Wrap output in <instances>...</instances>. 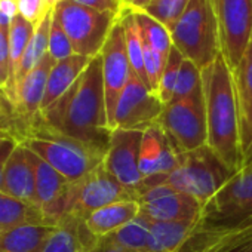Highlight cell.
I'll return each mask as SVG.
<instances>
[{"label":"cell","instance_id":"obj_1","mask_svg":"<svg viewBox=\"0 0 252 252\" xmlns=\"http://www.w3.org/2000/svg\"><path fill=\"white\" fill-rule=\"evenodd\" d=\"M40 116L57 131L107 153L113 129L107 119L101 55L92 58L77 82Z\"/></svg>","mask_w":252,"mask_h":252},{"label":"cell","instance_id":"obj_2","mask_svg":"<svg viewBox=\"0 0 252 252\" xmlns=\"http://www.w3.org/2000/svg\"><path fill=\"white\" fill-rule=\"evenodd\" d=\"M202 88L208 125V146L234 172L243 166L240 117L233 71L220 54L202 70Z\"/></svg>","mask_w":252,"mask_h":252},{"label":"cell","instance_id":"obj_3","mask_svg":"<svg viewBox=\"0 0 252 252\" xmlns=\"http://www.w3.org/2000/svg\"><path fill=\"white\" fill-rule=\"evenodd\" d=\"M14 138L23 144L70 183L80 181L99 165H102L105 153L71 138L52 126H49L40 113L30 123H15Z\"/></svg>","mask_w":252,"mask_h":252},{"label":"cell","instance_id":"obj_4","mask_svg":"<svg viewBox=\"0 0 252 252\" xmlns=\"http://www.w3.org/2000/svg\"><path fill=\"white\" fill-rule=\"evenodd\" d=\"M168 30L174 48L200 70L221 54L218 23L209 0H190L183 15Z\"/></svg>","mask_w":252,"mask_h":252},{"label":"cell","instance_id":"obj_5","mask_svg":"<svg viewBox=\"0 0 252 252\" xmlns=\"http://www.w3.org/2000/svg\"><path fill=\"white\" fill-rule=\"evenodd\" d=\"M239 172L231 171L206 144L180 155L177 168L166 177L175 190L194 197L203 208Z\"/></svg>","mask_w":252,"mask_h":252},{"label":"cell","instance_id":"obj_6","mask_svg":"<svg viewBox=\"0 0 252 252\" xmlns=\"http://www.w3.org/2000/svg\"><path fill=\"white\" fill-rule=\"evenodd\" d=\"M249 243H252V209L202 217L178 252H233Z\"/></svg>","mask_w":252,"mask_h":252},{"label":"cell","instance_id":"obj_7","mask_svg":"<svg viewBox=\"0 0 252 252\" xmlns=\"http://www.w3.org/2000/svg\"><path fill=\"white\" fill-rule=\"evenodd\" d=\"M125 200L138 202L134 191L123 187L111 174H108L104 165H99L80 181L70 184L60 208V221L64 218L85 221L92 212Z\"/></svg>","mask_w":252,"mask_h":252},{"label":"cell","instance_id":"obj_8","mask_svg":"<svg viewBox=\"0 0 252 252\" xmlns=\"http://www.w3.org/2000/svg\"><path fill=\"white\" fill-rule=\"evenodd\" d=\"M54 15L67 33L74 54L88 58L101 54L113 27L120 20L116 14L95 11L71 0H63L55 8Z\"/></svg>","mask_w":252,"mask_h":252},{"label":"cell","instance_id":"obj_9","mask_svg":"<svg viewBox=\"0 0 252 252\" xmlns=\"http://www.w3.org/2000/svg\"><path fill=\"white\" fill-rule=\"evenodd\" d=\"M156 123L165 131L178 155L206 146L208 125L203 92L187 99L169 102Z\"/></svg>","mask_w":252,"mask_h":252},{"label":"cell","instance_id":"obj_10","mask_svg":"<svg viewBox=\"0 0 252 252\" xmlns=\"http://www.w3.org/2000/svg\"><path fill=\"white\" fill-rule=\"evenodd\" d=\"M220 32L221 55L233 71L243 58L252 32V0H209Z\"/></svg>","mask_w":252,"mask_h":252},{"label":"cell","instance_id":"obj_11","mask_svg":"<svg viewBox=\"0 0 252 252\" xmlns=\"http://www.w3.org/2000/svg\"><path fill=\"white\" fill-rule=\"evenodd\" d=\"M165 105L134 73L116 105L113 129L146 131L158 122Z\"/></svg>","mask_w":252,"mask_h":252},{"label":"cell","instance_id":"obj_12","mask_svg":"<svg viewBox=\"0 0 252 252\" xmlns=\"http://www.w3.org/2000/svg\"><path fill=\"white\" fill-rule=\"evenodd\" d=\"M140 214L153 222L181 221L196 224L202 218L203 206L191 196L175 190L168 183L146 189L140 197Z\"/></svg>","mask_w":252,"mask_h":252},{"label":"cell","instance_id":"obj_13","mask_svg":"<svg viewBox=\"0 0 252 252\" xmlns=\"http://www.w3.org/2000/svg\"><path fill=\"white\" fill-rule=\"evenodd\" d=\"M144 131L113 129L104 158V168L138 199L144 177L140 171V152Z\"/></svg>","mask_w":252,"mask_h":252},{"label":"cell","instance_id":"obj_14","mask_svg":"<svg viewBox=\"0 0 252 252\" xmlns=\"http://www.w3.org/2000/svg\"><path fill=\"white\" fill-rule=\"evenodd\" d=\"M99 55L102 61V82H104L107 119L110 128L113 129V119H114L117 101L132 76L128 51H126L125 32L120 24V20L113 27Z\"/></svg>","mask_w":252,"mask_h":252},{"label":"cell","instance_id":"obj_15","mask_svg":"<svg viewBox=\"0 0 252 252\" xmlns=\"http://www.w3.org/2000/svg\"><path fill=\"white\" fill-rule=\"evenodd\" d=\"M0 193L36 205V172L32 152L23 144H17L6 160Z\"/></svg>","mask_w":252,"mask_h":252},{"label":"cell","instance_id":"obj_16","mask_svg":"<svg viewBox=\"0 0 252 252\" xmlns=\"http://www.w3.org/2000/svg\"><path fill=\"white\" fill-rule=\"evenodd\" d=\"M178 159L180 155L158 123L144 131L140 152V171L144 178L169 175L177 168Z\"/></svg>","mask_w":252,"mask_h":252},{"label":"cell","instance_id":"obj_17","mask_svg":"<svg viewBox=\"0 0 252 252\" xmlns=\"http://www.w3.org/2000/svg\"><path fill=\"white\" fill-rule=\"evenodd\" d=\"M32 158L36 172V205L45 212L48 221L52 225H57L63 199L71 183L33 152Z\"/></svg>","mask_w":252,"mask_h":252},{"label":"cell","instance_id":"obj_18","mask_svg":"<svg viewBox=\"0 0 252 252\" xmlns=\"http://www.w3.org/2000/svg\"><path fill=\"white\" fill-rule=\"evenodd\" d=\"M54 64L55 61L48 54L18 85L17 102L14 107L17 114V123H30L40 113L49 73Z\"/></svg>","mask_w":252,"mask_h":252},{"label":"cell","instance_id":"obj_19","mask_svg":"<svg viewBox=\"0 0 252 252\" xmlns=\"http://www.w3.org/2000/svg\"><path fill=\"white\" fill-rule=\"evenodd\" d=\"M252 209V168L236 174L203 208L205 215H230Z\"/></svg>","mask_w":252,"mask_h":252},{"label":"cell","instance_id":"obj_20","mask_svg":"<svg viewBox=\"0 0 252 252\" xmlns=\"http://www.w3.org/2000/svg\"><path fill=\"white\" fill-rule=\"evenodd\" d=\"M239 117H240V141L243 156L252 143V48L248 46L239 65L233 70Z\"/></svg>","mask_w":252,"mask_h":252},{"label":"cell","instance_id":"obj_21","mask_svg":"<svg viewBox=\"0 0 252 252\" xmlns=\"http://www.w3.org/2000/svg\"><path fill=\"white\" fill-rule=\"evenodd\" d=\"M98 237L86 227L83 220L64 218L49 236L43 252H89Z\"/></svg>","mask_w":252,"mask_h":252},{"label":"cell","instance_id":"obj_22","mask_svg":"<svg viewBox=\"0 0 252 252\" xmlns=\"http://www.w3.org/2000/svg\"><path fill=\"white\" fill-rule=\"evenodd\" d=\"M92 58L83 57V55H71L65 60L57 61L49 73L48 85L45 98L42 102V110H46L49 105H52L57 99H60L82 76V73L86 70Z\"/></svg>","mask_w":252,"mask_h":252},{"label":"cell","instance_id":"obj_23","mask_svg":"<svg viewBox=\"0 0 252 252\" xmlns=\"http://www.w3.org/2000/svg\"><path fill=\"white\" fill-rule=\"evenodd\" d=\"M140 209V203L135 200L116 202L92 212L85 220V224L88 230L99 239L117 231L123 225L131 222L134 218L138 217Z\"/></svg>","mask_w":252,"mask_h":252},{"label":"cell","instance_id":"obj_24","mask_svg":"<svg viewBox=\"0 0 252 252\" xmlns=\"http://www.w3.org/2000/svg\"><path fill=\"white\" fill-rule=\"evenodd\" d=\"M57 225L29 224L0 231V252H43Z\"/></svg>","mask_w":252,"mask_h":252},{"label":"cell","instance_id":"obj_25","mask_svg":"<svg viewBox=\"0 0 252 252\" xmlns=\"http://www.w3.org/2000/svg\"><path fill=\"white\" fill-rule=\"evenodd\" d=\"M29 224L52 225L37 205L0 193V227L2 230Z\"/></svg>","mask_w":252,"mask_h":252},{"label":"cell","instance_id":"obj_26","mask_svg":"<svg viewBox=\"0 0 252 252\" xmlns=\"http://www.w3.org/2000/svg\"><path fill=\"white\" fill-rule=\"evenodd\" d=\"M194 224L169 221L153 222L146 252H178Z\"/></svg>","mask_w":252,"mask_h":252},{"label":"cell","instance_id":"obj_27","mask_svg":"<svg viewBox=\"0 0 252 252\" xmlns=\"http://www.w3.org/2000/svg\"><path fill=\"white\" fill-rule=\"evenodd\" d=\"M54 11H51L43 21L36 27L29 46L24 52V57L21 60L17 77H15V89H18V85L23 82V79L48 55L49 51V32H51V23H52ZM17 102V101H15Z\"/></svg>","mask_w":252,"mask_h":252},{"label":"cell","instance_id":"obj_28","mask_svg":"<svg viewBox=\"0 0 252 252\" xmlns=\"http://www.w3.org/2000/svg\"><path fill=\"white\" fill-rule=\"evenodd\" d=\"M120 24L125 32L126 51H128V58H129L132 73L150 88L147 76H146V68H144V43H143V39H141V34L138 30L135 14L123 11L120 15Z\"/></svg>","mask_w":252,"mask_h":252},{"label":"cell","instance_id":"obj_29","mask_svg":"<svg viewBox=\"0 0 252 252\" xmlns=\"http://www.w3.org/2000/svg\"><path fill=\"white\" fill-rule=\"evenodd\" d=\"M152 225H153L152 220H149L143 214H138V217L134 218L131 222H128L108 236L117 245L131 252H146Z\"/></svg>","mask_w":252,"mask_h":252},{"label":"cell","instance_id":"obj_30","mask_svg":"<svg viewBox=\"0 0 252 252\" xmlns=\"http://www.w3.org/2000/svg\"><path fill=\"white\" fill-rule=\"evenodd\" d=\"M135 20L138 24V30L143 39V43L159 54L168 57L171 49L174 48L171 33L166 26L155 20L153 17L147 15L146 12H134Z\"/></svg>","mask_w":252,"mask_h":252},{"label":"cell","instance_id":"obj_31","mask_svg":"<svg viewBox=\"0 0 252 252\" xmlns=\"http://www.w3.org/2000/svg\"><path fill=\"white\" fill-rule=\"evenodd\" d=\"M36 27L30 24L27 20H24L21 15H17L12 20L11 29H9V54H11V67H12V79H14V92H15V101H17V89H15V77L21 64V60L24 57V52L29 46V42L34 33ZM15 107V104H14Z\"/></svg>","mask_w":252,"mask_h":252},{"label":"cell","instance_id":"obj_32","mask_svg":"<svg viewBox=\"0 0 252 252\" xmlns=\"http://www.w3.org/2000/svg\"><path fill=\"white\" fill-rule=\"evenodd\" d=\"M203 92L202 88V70L191 61L186 60L181 64L177 86L174 91V96L171 102L187 99L190 96H194L197 94Z\"/></svg>","mask_w":252,"mask_h":252},{"label":"cell","instance_id":"obj_33","mask_svg":"<svg viewBox=\"0 0 252 252\" xmlns=\"http://www.w3.org/2000/svg\"><path fill=\"white\" fill-rule=\"evenodd\" d=\"M183 61H184V57L181 55V52L177 48H172L168 55V61H166L160 83L156 91V95L159 96V99L162 101L163 105H168L172 101Z\"/></svg>","mask_w":252,"mask_h":252},{"label":"cell","instance_id":"obj_34","mask_svg":"<svg viewBox=\"0 0 252 252\" xmlns=\"http://www.w3.org/2000/svg\"><path fill=\"white\" fill-rule=\"evenodd\" d=\"M190 0H150L144 12L168 29L183 15Z\"/></svg>","mask_w":252,"mask_h":252},{"label":"cell","instance_id":"obj_35","mask_svg":"<svg viewBox=\"0 0 252 252\" xmlns=\"http://www.w3.org/2000/svg\"><path fill=\"white\" fill-rule=\"evenodd\" d=\"M0 80L3 83V91L8 101L15 104L14 92V79L11 67V54H9V32L0 27Z\"/></svg>","mask_w":252,"mask_h":252},{"label":"cell","instance_id":"obj_36","mask_svg":"<svg viewBox=\"0 0 252 252\" xmlns=\"http://www.w3.org/2000/svg\"><path fill=\"white\" fill-rule=\"evenodd\" d=\"M48 54L52 57V60L61 61L65 60L71 55H74V49L73 45L67 36V33L64 32L61 23L57 20V17H52V23H51V32H49V51Z\"/></svg>","mask_w":252,"mask_h":252},{"label":"cell","instance_id":"obj_37","mask_svg":"<svg viewBox=\"0 0 252 252\" xmlns=\"http://www.w3.org/2000/svg\"><path fill=\"white\" fill-rule=\"evenodd\" d=\"M168 57L159 54L158 51L149 48L144 45V68H146V76L149 80V85L152 88V91L156 94L158 86L160 83L165 65H166Z\"/></svg>","mask_w":252,"mask_h":252},{"label":"cell","instance_id":"obj_38","mask_svg":"<svg viewBox=\"0 0 252 252\" xmlns=\"http://www.w3.org/2000/svg\"><path fill=\"white\" fill-rule=\"evenodd\" d=\"M17 2L20 15L34 27H37L43 21V18L51 12L46 0H17Z\"/></svg>","mask_w":252,"mask_h":252},{"label":"cell","instance_id":"obj_39","mask_svg":"<svg viewBox=\"0 0 252 252\" xmlns=\"http://www.w3.org/2000/svg\"><path fill=\"white\" fill-rule=\"evenodd\" d=\"M71 2L95 9V11H101V12H111L116 15H122L123 12V6H122V0H71Z\"/></svg>","mask_w":252,"mask_h":252},{"label":"cell","instance_id":"obj_40","mask_svg":"<svg viewBox=\"0 0 252 252\" xmlns=\"http://www.w3.org/2000/svg\"><path fill=\"white\" fill-rule=\"evenodd\" d=\"M17 140L12 137H6V135H0V181H2V174L6 165V160L9 159L12 150L17 146Z\"/></svg>","mask_w":252,"mask_h":252},{"label":"cell","instance_id":"obj_41","mask_svg":"<svg viewBox=\"0 0 252 252\" xmlns=\"http://www.w3.org/2000/svg\"><path fill=\"white\" fill-rule=\"evenodd\" d=\"M89 252H131V251L117 245L110 236H104L98 239V242Z\"/></svg>","mask_w":252,"mask_h":252},{"label":"cell","instance_id":"obj_42","mask_svg":"<svg viewBox=\"0 0 252 252\" xmlns=\"http://www.w3.org/2000/svg\"><path fill=\"white\" fill-rule=\"evenodd\" d=\"M0 12L14 20L17 15H20L18 2L17 0H0Z\"/></svg>","mask_w":252,"mask_h":252},{"label":"cell","instance_id":"obj_43","mask_svg":"<svg viewBox=\"0 0 252 252\" xmlns=\"http://www.w3.org/2000/svg\"><path fill=\"white\" fill-rule=\"evenodd\" d=\"M149 3L150 0H122L123 11L128 12H144Z\"/></svg>","mask_w":252,"mask_h":252},{"label":"cell","instance_id":"obj_44","mask_svg":"<svg viewBox=\"0 0 252 252\" xmlns=\"http://www.w3.org/2000/svg\"><path fill=\"white\" fill-rule=\"evenodd\" d=\"M252 168V143L249 146V149L245 152V156H243V166H242V171L243 169H249Z\"/></svg>","mask_w":252,"mask_h":252},{"label":"cell","instance_id":"obj_45","mask_svg":"<svg viewBox=\"0 0 252 252\" xmlns=\"http://www.w3.org/2000/svg\"><path fill=\"white\" fill-rule=\"evenodd\" d=\"M63 2V0H46V3H48V8L51 11H55V8Z\"/></svg>","mask_w":252,"mask_h":252},{"label":"cell","instance_id":"obj_46","mask_svg":"<svg viewBox=\"0 0 252 252\" xmlns=\"http://www.w3.org/2000/svg\"><path fill=\"white\" fill-rule=\"evenodd\" d=\"M233 252H252V243H249L248 246H245V248H242V249L233 251Z\"/></svg>","mask_w":252,"mask_h":252},{"label":"cell","instance_id":"obj_47","mask_svg":"<svg viewBox=\"0 0 252 252\" xmlns=\"http://www.w3.org/2000/svg\"><path fill=\"white\" fill-rule=\"evenodd\" d=\"M0 95H5V91H3V83L0 80Z\"/></svg>","mask_w":252,"mask_h":252},{"label":"cell","instance_id":"obj_48","mask_svg":"<svg viewBox=\"0 0 252 252\" xmlns=\"http://www.w3.org/2000/svg\"><path fill=\"white\" fill-rule=\"evenodd\" d=\"M249 48H252V32H251V39H249V45H248Z\"/></svg>","mask_w":252,"mask_h":252},{"label":"cell","instance_id":"obj_49","mask_svg":"<svg viewBox=\"0 0 252 252\" xmlns=\"http://www.w3.org/2000/svg\"><path fill=\"white\" fill-rule=\"evenodd\" d=\"M0 231H2V227H0Z\"/></svg>","mask_w":252,"mask_h":252}]
</instances>
